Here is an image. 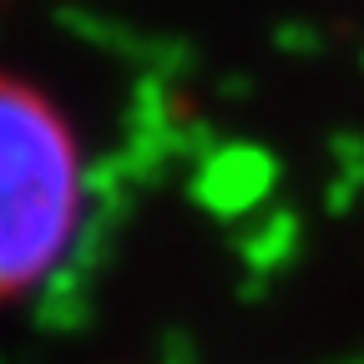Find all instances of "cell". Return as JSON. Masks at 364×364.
Here are the masks:
<instances>
[{
	"instance_id": "1",
	"label": "cell",
	"mask_w": 364,
	"mask_h": 364,
	"mask_svg": "<svg viewBox=\"0 0 364 364\" xmlns=\"http://www.w3.org/2000/svg\"><path fill=\"white\" fill-rule=\"evenodd\" d=\"M86 218L81 136L46 86L0 71V309L66 263Z\"/></svg>"
}]
</instances>
